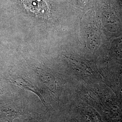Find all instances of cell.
I'll return each mask as SVG.
<instances>
[{"label":"cell","mask_w":122,"mask_h":122,"mask_svg":"<svg viewBox=\"0 0 122 122\" xmlns=\"http://www.w3.org/2000/svg\"><path fill=\"white\" fill-rule=\"evenodd\" d=\"M22 115V113L14 109L7 107L0 109V118L8 122H13L14 119Z\"/></svg>","instance_id":"1"}]
</instances>
